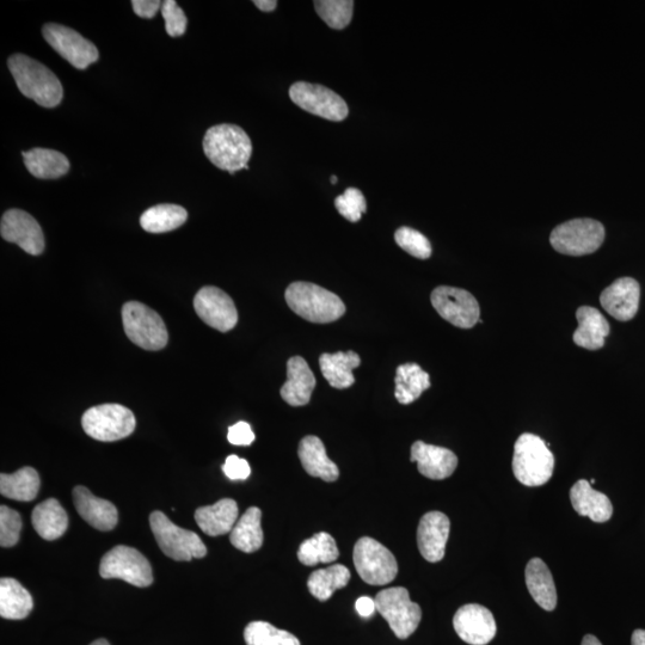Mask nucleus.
I'll use <instances>...</instances> for the list:
<instances>
[{"label": "nucleus", "instance_id": "f257e3e1", "mask_svg": "<svg viewBox=\"0 0 645 645\" xmlns=\"http://www.w3.org/2000/svg\"><path fill=\"white\" fill-rule=\"evenodd\" d=\"M8 66L18 89L39 106L55 108L63 101V85L47 66L23 54L11 55Z\"/></svg>", "mask_w": 645, "mask_h": 645}, {"label": "nucleus", "instance_id": "f03ea898", "mask_svg": "<svg viewBox=\"0 0 645 645\" xmlns=\"http://www.w3.org/2000/svg\"><path fill=\"white\" fill-rule=\"evenodd\" d=\"M204 152L215 167L233 175L239 170L249 169L253 144L244 129L223 124L208 129L204 138Z\"/></svg>", "mask_w": 645, "mask_h": 645}, {"label": "nucleus", "instance_id": "7ed1b4c3", "mask_svg": "<svg viewBox=\"0 0 645 645\" xmlns=\"http://www.w3.org/2000/svg\"><path fill=\"white\" fill-rule=\"evenodd\" d=\"M285 298L294 313L311 323H333L346 313L340 297L311 282H293L287 287Z\"/></svg>", "mask_w": 645, "mask_h": 645}, {"label": "nucleus", "instance_id": "20e7f679", "mask_svg": "<svg viewBox=\"0 0 645 645\" xmlns=\"http://www.w3.org/2000/svg\"><path fill=\"white\" fill-rule=\"evenodd\" d=\"M555 457L538 435L525 433L515 442L513 472L526 487H540L554 475Z\"/></svg>", "mask_w": 645, "mask_h": 645}, {"label": "nucleus", "instance_id": "39448f33", "mask_svg": "<svg viewBox=\"0 0 645 645\" xmlns=\"http://www.w3.org/2000/svg\"><path fill=\"white\" fill-rule=\"evenodd\" d=\"M122 323L129 340L145 350H161L169 341L168 329L161 316L139 301L122 307Z\"/></svg>", "mask_w": 645, "mask_h": 645}, {"label": "nucleus", "instance_id": "423d86ee", "mask_svg": "<svg viewBox=\"0 0 645 645\" xmlns=\"http://www.w3.org/2000/svg\"><path fill=\"white\" fill-rule=\"evenodd\" d=\"M150 525L165 556L178 562H189L207 555L206 545L198 534L178 527L164 513L153 512Z\"/></svg>", "mask_w": 645, "mask_h": 645}, {"label": "nucleus", "instance_id": "0eeeda50", "mask_svg": "<svg viewBox=\"0 0 645 645\" xmlns=\"http://www.w3.org/2000/svg\"><path fill=\"white\" fill-rule=\"evenodd\" d=\"M604 241V225L588 218L573 219L558 225L550 236L552 248L568 256L593 254Z\"/></svg>", "mask_w": 645, "mask_h": 645}, {"label": "nucleus", "instance_id": "6e6552de", "mask_svg": "<svg viewBox=\"0 0 645 645\" xmlns=\"http://www.w3.org/2000/svg\"><path fill=\"white\" fill-rule=\"evenodd\" d=\"M82 426L90 438L113 442L131 435L137 421L132 411L124 405L102 404L85 411Z\"/></svg>", "mask_w": 645, "mask_h": 645}, {"label": "nucleus", "instance_id": "1a4fd4ad", "mask_svg": "<svg viewBox=\"0 0 645 645\" xmlns=\"http://www.w3.org/2000/svg\"><path fill=\"white\" fill-rule=\"evenodd\" d=\"M377 611L389 623L399 640H407L419 628L422 619L420 605L410 600L408 589L393 587L377 594Z\"/></svg>", "mask_w": 645, "mask_h": 645}, {"label": "nucleus", "instance_id": "9d476101", "mask_svg": "<svg viewBox=\"0 0 645 645\" xmlns=\"http://www.w3.org/2000/svg\"><path fill=\"white\" fill-rule=\"evenodd\" d=\"M353 559L356 571L367 585H387L395 580L398 574L396 557L376 539H359L354 546Z\"/></svg>", "mask_w": 645, "mask_h": 645}, {"label": "nucleus", "instance_id": "9b49d317", "mask_svg": "<svg viewBox=\"0 0 645 645\" xmlns=\"http://www.w3.org/2000/svg\"><path fill=\"white\" fill-rule=\"evenodd\" d=\"M103 579H120L135 587H149L153 582L149 561L138 550L120 545L104 555L100 565Z\"/></svg>", "mask_w": 645, "mask_h": 645}, {"label": "nucleus", "instance_id": "f8f14e48", "mask_svg": "<svg viewBox=\"0 0 645 645\" xmlns=\"http://www.w3.org/2000/svg\"><path fill=\"white\" fill-rule=\"evenodd\" d=\"M290 97L305 112L319 118L340 122L347 118L349 108L343 98L323 85L297 82L291 86Z\"/></svg>", "mask_w": 645, "mask_h": 645}, {"label": "nucleus", "instance_id": "ddd939ff", "mask_svg": "<svg viewBox=\"0 0 645 645\" xmlns=\"http://www.w3.org/2000/svg\"><path fill=\"white\" fill-rule=\"evenodd\" d=\"M430 300L436 312L454 327L471 329L481 319L478 301L462 288L440 286L435 288Z\"/></svg>", "mask_w": 645, "mask_h": 645}, {"label": "nucleus", "instance_id": "4468645a", "mask_svg": "<svg viewBox=\"0 0 645 645\" xmlns=\"http://www.w3.org/2000/svg\"><path fill=\"white\" fill-rule=\"evenodd\" d=\"M43 38L61 57L78 70H85L100 58L97 47L69 27L47 23L42 29Z\"/></svg>", "mask_w": 645, "mask_h": 645}, {"label": "nucleus", "instance_id": "2eb2a0df", "mask_svg": "<svg viewBox=\"0 0 645 645\" xmlns=\"http://www.w3.org/2000/svg\"><path fill=\"white\" fill-rule=\"evenodd\" d=\"M194 309L202 321L220 333H227L238 323L235 303L218 287L201 288L194 298Z\"/></svg>", "mask_w": 645, "mask_h": 645}, {"label": "nucleus", "instance_id": "dca6fc26", "mask_svg": "<svg viewBox=\"0 0 645 645\" xmlns=\"http://www.w3.org/2000/svg\"><path fill=\"white\" fill-rule=\"evenodd\" d=\"M0 233L6 242L17 244L29 255L38 256L45 250V236L40 224L22 210L15 208L4 213Z\"/></svg>", "mask_w": 645, "mask_h": 645}, {"label": "nucleus", "instance_id": "f3484780", "mask_svg": "<svg viewBox=\"0 0 645 645\" xmlns=\"http://www.w3.org/2000/svg\"><path fill=\"white\" fill-rule=\"evenodd\" d=\"M453 626L457 635L470 645H487L497 634L493 613L477 604L460 607L454 614Z\"/></svg>", "mask_w": 645, "mask_h": 645}, {"label": "nucleus", "instance_id": "a211bd4d", "mask_svg": "<svg viewBox=\"0 0 645 645\" xmlns=\"http://www.w3.org/2000/svg\"><path fill=\"white\" fill-rule=\"evenodd\" d=\"M450 530V519L444 513L429 512L422 516L417 528V545L426 561L438 563L445 557Z\"/></svg>", "mask_w": 645, "mask_h": 645}, {"label": "nucleus", "instance_id": "6ab92c4d", "mask_svg": "<svg viewBox=\"0 0 645 645\" xmlns=\"http://www.w3.org/2000/svg\"><path fill=\"white\" fill-rule=\"evenodd\" d=\"M640 299V284L635 279L622 278L601 293L600 303L617 321L628 322L637 315Z\"/></svg>", "mask_w": 645, "mask_h": 645}, {"label": "nucleus", "instance_id": "aec40b11", "mask_svg": "<svg viewBox=\"0 0 645 645\" xmlns=\"http://www.w3.org/2000/svg\"><path fill=\"white\" fill-rule=\"evenodd\" d=\"M410 460L417 463L421 475L434 481L451 477L458 466V458L451 450L423 441H416L411 446Z\"/></svg>", "mask_w": 645, "mask_h": 645}, {"label": "nucleus", "instance_id": "412c9836", "mask_svg": "<svg viewBox=\"0 0 645 645\" xmlns=\"http://www.w3.org/2000/svg\"><path fill=\"white\" fill-rule=\"evenodd\" d=\"M73 501L78 514L96 530L108 532L118 525L119 513L113 503L96 497L82 485L73 490Z\"/></svg>", "mask_w": 645, "mask_h": 645}, {"label": "nucleus", "instance_id": "4be33fe9", "mask_svg": "<svg viewBox=\"0 0 645 645\" xmlns=\"http://www.w3.org/2000/svg\"><path fill=\"white\" fill-rule=\"evenodd\" d=\"M316 387L315 374L301 356H293L287 362V382L281 387V397L292 407H304L311 401Z\"/></svg>", "mask_w": 645, "mask_h": 645}, {"label": "nucleus", "instance_id": "5701e85b", "mask_svg": "<svg viewBox=\"0 0 645 645\" xmlns=\"http://www.w3.org/2000/svg\"><path fill=\"white\" fill-rule=\"evenodd\" d=\"M570 501L577 514L587 516L594 522L602 524L612 518V502L605 494L594 490L586 479H580L573 485Z\"/></svg>", "mask_w": 645, "mask_h": 645}, {"label": "nucleus", "instance_id": "b1692460", "mask_svg": "<svg viewBox=\"0 0 645 645\" xmlns=\"http://www.w3.org/2000/svg\"><path fill=\"white\" fill-rule=\"evenodd\" d=\"M298 456L301 465L310 476L321 478L325 482H335L339 479V468L331 462L322 440L317 436H305L300 441Z\"/></svg>", "mask_w": 645, "mask_h": 645}, {"label": "nucleus", "instance_id": "393cba45", "mask_svg": "<svg viewBox=\"0 0 645 645\" xmlns=\"http://www.w3.org/2000/svg\"><path fill=\"white\" fill-rule=\"evenodd\" d=\"M238 506L232 499H223L213 506L196 509L195 520L201 531L210 537L231 533L237 524Z\"/></svg>", "mask_w": 645, "mask_h": 645}, {"label": "nucleus", "instance_id": "a878e982", "mask_svg": "<svg viewBox=\"0 0 645 645\" xmlns=\"http://www.w3.org/2000/svg\"><path fill=\"white\" fill-rule=\"evenodd\" d=\"M579 328L573 340L577 346L588 350H598L605 346V339L610 335V324L601 312L591 306H582L576 312Z\"/></svg>", "mask_w": 645, "mask_h": 645}, {"label": "nucleus", "instance_id": "bb28decb", "mask_svg": "<svg viewBox=\"0 0 645 645\" xmlns=\"http://www.w3.org/2000/svg\"><path fill=\"white\" fill-rule=\"evenodd\" d=\"M526 586L531 597L545 611H554L557 606V591L551 571L540 558H533L526 567Z\"/></svg>", "mask_w": 645, "mask_h": 645}, {"label": "nucleus", "instance_id": "cd10ccee", "mask_svg": "<svg viewBox=\"0 0 645 645\" xmlns=\"http://www.w3.org/2000/svg\"><path fill=\"white\" fill-rule=\"evenodd\" d=\"M22 156L30 174L40 180H57L70 171L69 159L59 151L35 147Z\"/></svg>", "mask_w": 645, "mask_h": 645}, {"label": "nucleus", "instance_id": "c85d7f7f", "mask_svg": "<svg viewBox=\"0 0 645 645\" xmlns=\"http://www.w3.org/2000/svg\"><path fill=\"white\" fill-rule=\"evenodd\" d=\"M361 365L358 354L350 350L347 353H325L319 358L323 377L335 389L344 390L355 383L353 370Z\"/></svg>", "mask_w": 645, "mask_h": 645}, {"label": "nucleus", "instance_id": "c756f323", "mask_svg": "<svg viewBox=\"0 0 645 645\" xmlns=\"http://www.w3.org/2000/svg\"><path fill=\"white\" fill-rule=\"evenodd\" d=\"M32 521L39 536L49 542L63 537L69 527V515L55 499H49L36 506Z\"/></svg>", "mask_w": 645, "mask_h": 645}, {"label": "nucleus", "instance_id": "7c9ffc66", "mask_svg": "<svg viewBox=\"0 0 645 645\" xmlns=\"http://www.w3.org/2000/svg\"><path fill=\"white\" fill-rule=\"evenodd\" d=\"M32 595L14 579L0 581V616L10 620L27 618L33 611Z\"/></svg>", "mask_w": 645, "mask_h": 645}, {"label": "nucleus", "instance_id": "2f4dec72", "mask_svg": "<svg viewBox=\"0 0 645 645\" xmlns=\"http://www.w3.org/2000/svg\"><path fill=\"white\" fill-rule=\"evenodd\" d=\"M261 519L260 508H249L233 527L230 534L231 544L245 554H253V552L260 550L263 544Z\"/></svg>", "mask_w": 645, "mask_h": 645}, {"label": "nucleus", "instance_id": "473e14b6", "mask_svg": "<svg viewBox=\"0 0 645 645\" xmlns=\"http://www.w3.org/2000/svg\"><path fill=\"white\" fill-rule=\"evenodd\" d=\"M41 481L38 471L23 468L12 475H0V493L8 499L30 502L38 496Z\"/></svg>", "mask_w": 645, "mask_h": 645}, {"label": "nucleus", "instance_id": "72a5a7b5", "mask_svg": "<svg viewBox=\"0 0 645 645\" xmlns=\"http://www.w3.org/2000/svg\"><path fill=\"white\" fill-rule=\"evenodd\" d=\"M395 396L398 403L411 404L430 387L429 374L417 364H405L397 368Z\"/></svg>", "mask_w": 645, "mask_h": 645}, {"label": "nucleus", "instance_id": "f704fd0d", "mask_svg": "<svg viewBox=\"0 0 645 645\" xmlns=\"http://www.w3.org/2000/svg\"><path fill=\"white\" fill-rule=\"evenodd\" d=\"M188 219V212L178 205L164 204L149 208L141 215L140 225L146 232L165 233L178 229Z\"/></svg>", "mask_w": 645, "mask_h": 645}, {"label": "nucleus", "instance_id": "c9c22d12", "mask_svg": "<svg viewBox=\"0 0 645 645\" xmlns=\"http://www.w3.org/2000/svg\"><path fill=\"white\" fill-rule=\"evenodd\" d=\"M350 571L342 564H334L327 569L312 573L307 581L310 593L319 601H327L337 589L344 588L350 581Z\"/></svg>", "mask_w": 645, "mask_h": 645}, {"label": "nucleus", "instance_id": "e433bc0d", "mask_svg": "<svg viewBox=\"0 0 645 645\" xmlns=\"http://www.w3.org/2000/svg\"><path fill=\"white\" fill-rule=\"evenodd\" d=\"M339 557L340 551L335 539L325 532L306 539L298 551L299 561L307 567H313L319 563H333Z\"/></svg>", "mask_w": 645, "mask_h": 645}, {"label": "nucleus", "instance_id": "4c0bfd02", "mask_svg": "<svg viewBox=\"0 0 645 645\" xmlns=\"http://www.w3.org/2000/svg\"><path fill=\"white\" fill-rule=\"evenodd\" d=\"M244 640L247 645H300L296 636L266 622L250 623L244 630Z\"/></svg>", "mask_w": 645, "mask_h": 645}, {"label": "nucleus", "instance_id": "58836bf2", "mask_svg": "<svg viewBox=\"0 0 645 645\" xmlns=\"http://www.w3.org/2000/svg\"><path fill=\"white\" fill-rule=\"evenodd\" d=\"M313 4H315L318 16L331 29L342 30L352 22L354 11L353 0H317Z\"/></svg>", "mask_w": 645, "mask_h": 645}, {"label": "nucleus", "instance_id": "ea45409f", "mask_svg": "<svg viewBox=\"0 0 645 645\" xmlns=\"http://www.w3.org/2000/svg\"><path fill=\"white\" fill-rule=\"evenodd\" d=\"M395 241L399 248L420 260H427L432 256V245L428 238L411 227L404 226L398 229L395 233Z\"/></svg>", "mask_w": 645, "mask_h": 645}, {"label": "nucleus", "instance_id": "a19ab883", "mask_svg": "<svg viewBox=\"0 0 645 645\" xmlns=\"http://www.w3.org/2000/svg\"><path fill=\"white\" fill-rule=\"evenodd\" d=\"M335 207L350 223H358L367 211L365 196L356 188H348L344 194L337 196Z\"/></svg>", "mask_w": 645, "mask_h": 645}, {"label": "nucleus", "instance_id": "79ce46f5", "mask_svg": "<svg viewBox=\"0 0 645 645\" xmlns=\"http://www.w3.org/2000/svg\"><path fill=\"white\" fill-rule=\"evenodd\" d=\"M20 513L9 507H0V545L3 548H12L20 540L22 531Z\"/></svg>", "mask_w": 645, "mask_h": 645}, {"label": "nucleus", "instance_id": "37998d69", "mask_svg": "<svg viewBox=\"0 0 645 645\" xmlns=\"http://www.w3.org/2000/svg\"><path fill=\"white\" fill-rule=\"evenodd\" d=\"M162 15L165 20V30L171 38H178L186 33L187 16L175 0H167L162 4Z\"/></svg>", "mask_w": 645, "mask_h": 645}, {"label": "nucleus", "instance_id": "c03bdc74", "mask_svg": "<svg viewBox=\"0 0 645 645\" xmlns=\"http://www.w3.org/2000/svg\"><path fill=\"white\" fill-rule=\"evenodd\" d=\"M223 471L227 478H230L231 481H245L248 479L251 473L250 465L247 460L239 458L232 454L226 458V462L223 465Z\"/></svg>", "mask_w": 645, "mask_h": 645}, {"label": "nucleus", "instance_id": "a18cd8bd", "mask_svg": "<svg viewBox=\"0 0 645 645\" xmlns=\"http://www.w3.org/2000/svg\"><path fill=\"white\" fill-rule=\"evenodd\" d=\"M227 440L235 446H250L255 441V434L249 423L241 421L229 428Z\"/></svg>", "mask_w": 645, "mask_h": 645}, {"label": "nucleus", "instance_id": "49530a36", "mask_svg": "<svg viewBox=\"0 0 645 645\" xmlns=\"http://www.w3.org/2000/svg\"><path fill=\"white\" fill-rule=\"evenodd\" d=\"M162 2L159 0H133L132 6L135 15L141 18H153L159 9H162Z\"/></svg>", "mask_w": 645, "mask_h": 645}, {"label": "nucleus", "instance_id": "de8ad7c7", "mask_svg": "<svg viewBox=\"0 0 645 645\" xmlns=\"http://www.w3.org/2000/svg\"><path fill=\"white\" fill-rule=\"evenodd\" d=\"M356 611L361 617L370 618L377 611L376 601L368 597H361L356 600Z\"/></svg>", "mask_w": 645, "mask_h": 645}, {"label": "nucleus", "instance_id": "09e8293b", "mask_svg": "<svg viewBox=\"0 0 645 645\" xmlns=\"http://www.w3.org/2000/svg\"><path fill=\"white\" fill-rule=\"evenodd\" d=\"M254 4L257 9H260L264 12H272L276 9L278 2L276 0H255Z\"/></svg>", "mask_w": 645, "mask_h": 645}, {"label": "nucleus", "instance_id": "8fccbe9b", "mask_svg": "<svg viewBox=\"0 0 645 645\" xmlns=\"http://www.w3.org/2000/svg\"><path fill=\"white\" fill-rule=\"evenodd\" d=\"M632 645H645V630L638 629L632 634Z\"/></svg>", "mask_w": 645, "mask_h": 645}, {"label": "nucleus", "instance_id": "3c124183", "mask_svg": "<svg viewBox=\"0 0 645 645\" xmlns=\"http://www.w3.org/2000/svg\"><path fill=\"white\" fill-rule=\"evenodd\" d=\"M581 645H602L597 637L593 635H586L583 637Z\"/></svg>", "mask_w": 645, "mask_h": 645}, {"label": "nucleus", "instance_id": "603ef678", "mask_svg": "<svg viewBox=\"0 0 645 645\" xmlns=\"http://www.w3.org/2000/svg\"><path fill=\"white\" fill-rule=\"evenodd\" d=\"M90 645H110V644L108 643L107 640H103V638H101V640H97L94 643H91Z\"/></svg>", "mask_w": 645, "mask_h": 645}, {"label": "nucleus", "instance_id": "864d4df0", "mask_svg": "<svg viewBox=\"0 0 645 645\" xmlns=\"http://www.w3.org/2000/svg\"><path fill=\"white\" fill-rule=\"evenodd\" d=\"M331 183L336 184L337 183V177L336 176H331Z\"/></svg>", "mask_w": 645, "mask_h": 645}]
</instances>
